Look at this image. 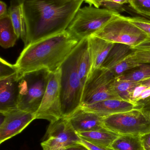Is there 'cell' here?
Listing matches in <instances>:
<instances>
[{
  "mask_svg": "<svg viewBox=\"0 0 150 150\" xmlns=\"http://www.w3.org/2000/svg\"><path fill=\"white\" fill-rule=\"evenodd\" d=\"M25 19V47L68 29L82 0H19Z\"/></svg>",
  "mask_w": 150,
  "mask_h": 150,
  "instance_id": "cell-1",
  "label": "cell"
},
{
  "mask_svg": "<svg viewBox=\"0 0 150 150\" xmlns=\"http://www.w3.org/2000/svg\"><path fill=\"white\" fill-rule=\"evenodd\" d=\"M80 40L67 30L25 47L14 65L18 79L26 73L40 69L58 70Z\"/></svg>",
  "mask_w": 150,
  "mask_h": 150,
  "instance_id": "cell-2",
  "label": "cell"
},
{
  "mask_svg": "<svg viewBox=\"0 0 150 150\" xmlns=\"http://www.w3.org/2000/svg\"><path fill=\"white\" fill-rule=\"evenodd\" d=\"M80 49L79 43L60 67V101L63 118L71 115L81 105L84 86L78 73Z\"/></svg>",
  "mask_w": 150,
  "mask_h": 150,
  "instance_id": "cell-3",
  "label": "cell"
},
{
  "mask_svg": "<svg viewBox=\"0 0 150 150\" xmlns=\"http://www.w3.org/2000/svg\"><path fill=\"white\" fill-rule=\"evenodd\" d=\"M51 72L46 69L26 73L18 79V109L35 115L46 90Z\"/></svg>",
  "mask_w": 150,
  "mask_h": 150,
  "instance_id": "cell-4",
  "label": "cell"
},
{
  "mask_svg": "<svg viewBox=\"0 0 150 150\" xmlns=\"http://www.w3.org/2000/svg\"><path fill=\"white\" fill-rule=\"evenodd\" d=\"M119 14L105 8H80L67 30L81 40L93 35Z\"/></svg>",
  "mask_w": 150,
  "mask_h": 150,
  "instance_id": "cell-5",
  "label": "cell"
},
{
  "mask_svg": "<svg viewBox=\"0 0 150 150\" xmlns=\"http://www.w3.org/2000/svg\"><path fill=\"white\" fill-rule=\"evenodd\" d=\"M92 35L110 43L123 44L132 48L148 39L144 32L120 14Z\"/></svg>",
  "mask_w": 150,
  "mask_h": 150,
  "instance_id": "cell-6",
  "label": "cell"
},
{
  "mask_svg": "<svg viewBox=\"0 0 150 150\" xmlns=\"http://www.w3.org/2000/svg\"><path fill=\"white\" fill-rule=\"evenodd\" d=\"M115 77L103 68L90 73L84 86L81 105L108 99L122 100L114 87Z\"/></svg>",
  "mask_w": 150,
  "mask_h": 150,
  "instance_id": "cell-7",
  "label": "cell"
},
{
  "mask_svg": "<svg viewBox=\"0 0 150 150\" xmlns=\"http://www.w3.org/2000/svg\"><path fill=\"white\" fill-rule=\"evenodd\" d=\"M106 128L119 135L141 136L150 131V116L140 109L104 118Z\"/></svg>",
  "mask_w": 150,
  "mask_h": 150,
  "instance_id": "cell-8",
  "label": "cell"
},
{
  "mask_svg": "<svg viewBox=\"0 0 150 150\" xmlns=\"http://www.w3.org/2000/svg\"><path fill=\"white\" fill-rule=\"evenodd\" d=\"M61 75L60 68L50 73L45 92L35 115L36 119H43L53 122L63 118L60 101Z\"/></svg>",
  "mask_w": 150,
  "mask_h": 150,
  "instance_id": "cell-9",
  "label": "cell"
},
{
  "mask_svg": "<svg viewBox=\"0 0 150 150\" xmlns=\"http://www.w3.org/2000/svg\"><path fill=\"white\" fill-rule=\"evenodd\" d=\"M81 138L66 118L50 122L41 143L43 150H59L79 144Z\"/></svg>",
  "mask_w": 150,
  "mask_h": 150,
  "instance_id": "cell-10",
  "label": "cell"
},
{
  "mask_svg": "<svg viewBox=\"0 0 150 150\" xmlns=\"http://www.w3.org/2000/svg\"><path fill=\"white\" fill-rule=\"evenodd\" d=\"M134 51L127 45L114 44L101 67L111 72L115 77L139 67L142 64L134 61L131 58Z\"/></svg>",
  "mask_w": 150,
  "mask_h": 150,
  "instance_id": "cell-11",
  "label": "cell"
},
{
  "mask_svg": "<svg viewBox=\"0 0 150 150\" xmlns=\"http://www.w3.org/2000/svg\"><path fill=\"white\" fill-rule=\"evenodd\" d=\"M3 117L0 125V144L20 134L33 121L36 120L33 114L18 108L1 113Z\"/></svg>",
  "mask_w": 150,
  "mask_h": 150,
  "instance_id": "cell-12",
  "label": "cell"
},
{
  "mask_svg": "<svg viewBox=\"0 0 150 150\" xmlns=\"http://www.w3.org/2000/svg\"><path fill=\"white\" fill-rule=\"evenodd\" d=\"M66 118L77 133L107 129L104 124V118L87 111L81 106Z\"/></svg>",
  "mask_w": 150,
  "mask_h": 150,
  "instance_id": "cell-13",
  "label": "cell"
},
{
  "mask_svg": "<svg viewBox=\"0 0 150 150\" xmlns=\"http://www.w3.org/2000/svg\"><path fill=\"white\" fill-rule=\"evenodd\" d=\"M18 79L17 73L0 78V112L17 108Z\"/></svg>",
  "mask_w": 150,
  "mask_h": 150,
  "instance_id": "cell-14",
  "label": "cell"
},
{
  "mask_svg": "<svg viewBox=\"0 0 150 150\" xmlns=\"http://www.w3.org/2000/svg\"><path fill=\"white\" fill-rule=\"evenodd\" d=\"M81 106L87 111L103 118L128 112L135 108L134 103L120 99L106 100Z\"/></svg>",
  "mask_w": 150,
  "mask_h": 150,
  "instance_id": "cell-15",
  "label": "cell"
},
{
  "mask_svg": "<svg viewBox=\"0 0 150 150\" xmlns=\"http://www.w3.org/2000/svg\"><path fill=\"white\" fill-rule=\"evenodd\" d=\"M88 40L91 62V72L101 67L114 44L94 35L88 37Z\"/></svg>",
  "mask_w": 150,
  "mask_h": 150,
  "instance_id": "cell-16",
  "label": "cell"
},
{
  "mask_svg": "<svg viewBox=\"0 0 150 150\" xmlns=\"http://www.w3.org/2000/svg\"><path fill=\"white\" fill-rule=\"evenodd\" d=\"M8 12L18 37L22 39L25 45L26 41V25L19 0H11Z\"/></svg>",
  "mask_w": 150,
  "mask_h": 150,
  "instance_id": "cell-17",
  "label": "cell"
},
{
  "mask_svg": "<svg viewBox=\"0 0 150 150\" xmlns=\"http://www.w3.org/2000/svg\"><path fill=\"white\" fill-rule=\"evenodd\" d=\"M80 138L104 148H110L120 135L107 129L77 133Z\"/></svg>",
  "mask_w": 150,
  "mask_h": 150,
  "instance_id": "cell-18",
  "label": "cell"
},
{
  "mask_svg": "<svg viewBox=\"0 0 150 150\" xmlns=\"http://www.w3.org/2000/svg\"><path fill=\"white\" fill-rule=\"evenodd\" d=\"M18 38L9 15L0 18V45L7 49L15 45Z\"/></svg>",
  "mask_w": 150,
  "mask_h": 150,
  "instance_id": "cell-19",
  "label": "cell"
},
{
  "mask_svg": "<svg viewBox=\"0 0 150 150\" xmlns=\"http://www.w3.org/2000/svg\"><path fill=\"white\" fill-rule=\"evenodd\" d=\"M141 136L120 135L110 148L115 150H144Z\"/></svg>",
  "mask_w": 150,
  "mask_h": 150,
  "instance_id": "cell-20",
  "label": "cell"
},
{
  "mask_svg": "<svg viewBox=\"0 0 150 150\" xmlns=\"http://www.w3.org/2000/svg\"><path fill=\"white\" fill-rule=\"evenodd\" d=\"M139 84L140 82H134L117 77H115L114 82V87L115 91L122 99L132 103V93Z\"/></svg>",
  "mask_w": 150,
  "mask_h": 150,
  "instance_id": "cell-21",
  "label": "cell"
},
{
  "mask_svg": "<svg viewBox=\"0 0 150 150\" xmlns=\"http://www.w3.org/2000/svg\"><path fill=\"white\" fill-rule=\"evenodd\" d=\"M120 77L134 82H141L150 79V64H142L134 71L126 73Z\"/></svg>",
  "mask_w": 150,
  "mask_h": 150,
  "instance_id": "cell-22",
  "label": "cell"
},
{
  "mask_svg": "<svg viewBox=\"0 0 150 150\" xmlns=\"http://www.w3.org/2000/svg\"><path fill=\"white\" fill-rule=\"evenodd\" d=\"M131 0H100L99 8L103 6L105 8L120 13L126 11L125 4H129Z\"/></svg>",
  "mask_w": 150,
  "mask_h": 150,
  "instance_id": "cell-23",
  "label": "cell"
},
{
  "mask_svg": "<svg viewBox=\"0 0 150 150\" xmlns=\"http://www.w3.org/2000/svg\"><path fill=\"white\" fill-rule=\"evenodd\" d=\"M125 18L144 32L148 36V39L150 40V18L141 15L125 16Z\"/></svg>",
  "mask_w": 150,
  "mask_h": 150,
  "instance_id": "cell-24",
  "label": "cell"
},
{
  "mask_svg": "<svg viewBox=\"0 0 150 150\" xmlns=\"http://www.w3.org/2000/svg\"><path fill=\"white\" fill-rule=\"evenodd\" d=\"M129 6L135 13L150 17V0H131Z\"/></svg>",
  "mask_w": 150,
  "mask_h": 150,
  "instance_id": "cell-25",
  "label": "cell"
},
{
  "mask_svg": "<svg viewBox=\"0 0 150 150\" xmlns=\"http://www.w3.org/2000/svg\"><path fill=\"white\" fill-rule=\"evenodd\" d=\"M131 58L140 64H150V52L134 50Z\"/></svg>",
  "mask_w": 150,
  "mask_h": 150,
  "instance_id": "cell-26",
  "label": "cell"
},
{
  "mask_svg": "<svg viewBox=\"0 0 150 150\" xmlns=\"http://www.w3.org/2000/svg\"><path fill=\"white\" fill-rule=\"evenodd\" d=\"M1 74L0 78L8 76L16 73L14 65H11L1 58Z\"/></svg>",
  "mask_w": 150,
  "mask_h": 150,
  "instance_id": "cell-27",
  "label": "cell"
},
{
  "mask_svg": "<svg viewBox=\"0 0 150 150\" xmlns=\"http://www.w3.org/2000/svg\"><path fill=\"white\" fill-rule=\"evenodd\" d=\"M135 108L140 109L150 116V96L143 100L137 101Z\"/></svg>",
  "mask_w": 150,
  "mask_h": 150,
  "instance_id": "cell-28",
  "label": "cell"
},
{
  "mask_svg": "<svg viewBox=\"0 0 150 150\" xmlns=\"http://www.w3.org/2000/svg\"><path fill=\"white\" fill-rule=\"evenodd\" d=\"M141 141L144 150H150V131L141 135Z\"/></svg>",
  "mask_w": 150,
  "mask_h": 150,
  "instance_id": "cell-29",
  "label": "cell"
},
{
  "mask_svg": "<svg viewBox=\"0 0 150 150\" xmlns=\"http://www.w3.org/2000/svg\"><path fill=\"white\" fill-rule=\"evenodd\" d=\"M79 144H82L89 150H107L106 148H102V147L97 146L82 138Z\"/></svg>",
  "mask_w": 150,
  "mask_h": 150,
  "instance_id": "cell-30",
  "label": "cell"
},
{
  "mask_svg": "<svg viewBox=\"0 0 150 150\" xmlns=\"http://www.w3.org/2000/svg\"><path fill=\"white\" fill-rule=\"evenodd\" d=\"M133 49L138 51L150 52V40L147 39L138 45L133 47Z\"/></svg>",
  "mask_w": 150,
  "mask_h": 150,
  "instance_id": "cell-31",
  "label": "cell"
},
{
  "mask_svg": "<svg viewBox=\"0 0 150 150\" xmlns=\"http://www.w3.org/2000/svg\"><path fill=\"white\" fill-rule=\"evenodd\" d=\"M9 15V12L7 10V6L6 4L1 1H0V18H2Z\"/></svg>",
  "mask_w": 150,
  "mask_h": 150,
  "instance_id": "cell-32",
  "label": "cell"
},
{
  "mask_svg": "<svg viewBox=\"0 0 150 150\" xmlns=\"http://www.w3.org/2000/svg\"><path fill=\"white\" fill-rule=\"evenodd\" d=\"M65 150H89L86 147L80 144H75L66 148Z\"/></svg>",
  "mask_w": 150,
  "mask_h": 150,
  "instance_id": "cell-33",
  "label": "cell"
},
{
  "mask_svg": "<svg viewBox=\"0 0 150 150\" xmlns=\"http://www.w3.org/2000/svg\"><path fill=\"white\" fill-rule=\"evenodd\" d=\"M90 4V6L93 5L96 8H99V2L100 0H82Z\"/></svg>",
  "mask_w": 150,
  "mask_h": 150,
  "instance_id": "cell-34",
  "label": "cell"
},
{
  "mask_svg": "<svg viewBox=\"0 0 150 150\" xmlns=\"http://www.w3.org/2000/svg\"><path fill=\"white\" fill-rule=\"evenodd\" d=\"M143 85L147 87H150V79H147V80H144V81L140 82Z\"/></svg>",
  "mask_w": 150,
  "mask_h": 150,
  "instance_id": "cell-35",
  "label": "cell"
},
{
  "mask_svg": "<svg viewBox=\"0 0 150 150\" xmlns=\"http://www.w3.org/2000/svg\"><path fill=\"white\" fill-rule=\"evenodd\" d=\"M107 150H115L114 149H111L110 148H106Z\"/></svg>",
  "mask_w": 150,
  "mask_h": 150,
  "instance_id": "cell-36",
  "label": "cell"
},
{
  "mask_svg": "<svg viewBox=\"0 0 150 150\" xmlns=\"http://www.w3.org/2000/svg\"><path fill=\"white\" fill-rule=\"evenodd\" d=\"M66 148H62V149H60L59 150H65Z\"/></svg>",
  "mask_w": 150,
  "mask_h": 150,
  "instance_id": "cell-37",
  "label": "cell"
}]
</instances>
